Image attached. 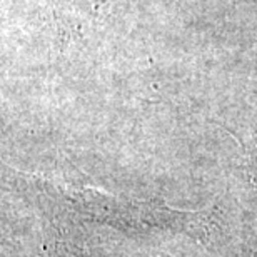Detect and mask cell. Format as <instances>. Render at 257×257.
I'll return each instance as SVG.
<instances>
[{
	"mask_svg": "<svg viewBox=\"0 0 257 257\" xmlns=\"http://www.w3.org/2000/svg\"><path fill=\"white\" fill-rule=\"evenodd\" d=\"M102 0H50L59 27L77 32L99 17Z\"/></svg>",
	"mask_w": 257,
	"mask_h": 257,
	"instance_id": "1",
	"label": "cell"
}]
</instances>
